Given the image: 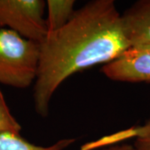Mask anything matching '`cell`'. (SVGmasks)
I'll return each mask as SVG.
<instances>
[{"instance_id": "cell-1", "label": "cell", "mask_w": 150, "mask_h": 150, "mask_svg": "<svg viewBox=\"0 0 150 150\" xmlns=\"http://www.w3.org/2000/svg\"><path fill=\"white\" fill-rule=\"evenodd\" d=\"M39 48L33 101L36 112L45 118L54 93L71 75L107 64L131 44L115 2L93 0L75 10L64 26L48 33Z\"/></svg>"}, {"instance_id": "cell-2", "label": "cell", "mask_w": 150, "mask_h": 150, "mask_svg": "<svg viewBox=\"0 0 150 150\" xmlns=\"http://www.w3.org/2000/svg\"><path fill=\"white\" fill-rule=\"evenodd\" d=\"M39 43L0 28V83L26 88L36 80Z\"/></svg>"}, {"instance_id": "cell-3", "label": "cell", "mask_w": 150, "mask_h": 150, "mask_svg": "<svg viewBox=\"0 0 150 150\" xmlns=\"http://www.w3.org/2000/svg\"><path fill=\"white\" fill-rule=\"evenodd\" d=\"M43 0H0V28H7L23 38L42 43L48 35L43 17Z\"/></svg>"}, {"instance_id": "cell-4", "label": "cell", "mask_w": 150, "mask_h": 150, "mask_svg": "<svg viewBox=\"0 0 150 150\" xmlns=\"http://www.w3.org/2000/svg\"><path fill=\"white\" fill-rule=\"evenodd\" d=\"M101 70L111 80L150 83V45L129 48Z\"/></svg>"}, {"instance_id": "cell-5", "label": "cell", "mask_w": 150, "mask_h": 150, "mask_svg": "<svg viewBox=\"0 0 150 150\" xmlns=\"http://www.w3.org/2000/svg\"><path fill=\"white\" fill-rule=\"evenodd\" d=\"M131 47L150 45V0H139L122 13Z\"/></svg>"}, {"instance_id": "cell-6", "label": "cell", "mask_w": 150, "mask_h": 150, "mask_svg": "<svg viewBox=\"0 0 150 150\" xmlns=\"http://www.w3.org/2000/svg\"><path fill=\"white\" fill-rule=\"evenodd\" d=\"M75 139H64L50 146H38L24 139L20 133L0 132V150H63L71 145Z\"/></svg>"}, {"instance_id": "cell-7", "label": "cell", "mask_w": 150, "mask_h": 150, "mask_svg": "<svg viewBox=\"0 0 150 150\" xmlns=\"http://www.w3.org/2000/svg\"><path fill=\"white\" fill-rule=\"evenodd\" d=\"M75 1L74 0H48L46 7L48 16L46 23L48 33H53L64 26L74 13Z\"/></svg>"}, {"instance_id": "cell-8", "label": "cell", "mask_w": 150, "mask_h": 150, "mask_svg": "<svg viewBox=\"0 0 150 150\" xmlns=\"http://www.w3.org/2000/svg\"><path fill=\"white\" fill-rule=\"evenodd\" d=\"M22 127L11 113L4 96L0 89V132L20 133Z\"/></svg>"}, {"instance_id": "cell-9", "label": "cell", "mask_w": 150, "mask_h": 150, "mask_svg": "<svg viewBox=\"0 0 150 150\" xmlns=\"http://www.w3.org/2000/svg\"><path fill=\"white\" fill-rule=\"evenodd\" d=\"M134 146L139 150H150V119L144 125L136 128Z\"/></svg>"}, {"instance_id": "cell-10", "label": "cell", "mask_w": 150, "mask_h": 150, "mask_svg": "<svg viewBox=\"0 0 150 150\" xmlns=\"http://www.w3.org/2000/svg\"><path fill=\"white\" fill-rule=\"evenodd\" d=\"M102 150H139L134 145L127 144H119L110 145L108 147L103 148Z\"/></svg>"}]
</instances>
